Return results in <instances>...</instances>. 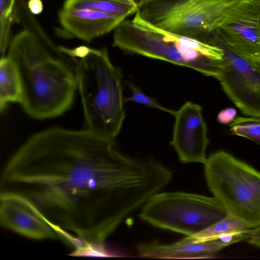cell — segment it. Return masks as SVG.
<instances>
[{"label":"cell","mask_w":260,"mask_h":260,"mask_svg":"<svg viewBox=\"0 0 260 260\" xmlns=\"http://www.w3.org/2000/svg\"><path fill=\"white\" fill-rule=\"evenodd\" d=\"M152 156L121 153L115 140L55 126L33 134L3 170L1 192L24 197L74 256H107L105 242L172 181Z\"/></svg>","instance_id":"6da1fadb"},{"label":"cell","mask_w":260,"mask_h":260,"mask_svg":"<svg viewBox=\"0 0 260 260\" xmlns=\"http://www.w3.org/2000/svg\"><path fill=\"white\" fill-rule=\"evenodd\" d=\"M45 38L25 28L12 39L8 57L15 64L20 79V103L32 118L58 116L72 106L77 89V61Z\"/></svg>","instance_id":"7a4b0ae2"},{"label":"cell","mask_w":260,"mask_h":260,"mask_svg":"<svg viewBox=\"0 0 260 260\" xmlns=\"http://www.w3.org/2000/svg\"><path fill=\"white\" fill-rule=\"evenodd\" d=\"M76 72L85 129L115 140L125 117L121 69L112 64L106 48L88 47L77 60Z\"/></svg>","instance_id":"3957f363"},{"label":"cell","mask_w":260,"mask_h":260,"mask_svg":"<svg viewBox=\"0 0 260 260\" xmlns=\"http://www.w3.org/2000/svg\"><path fill=\"white\" fill-rule=\"evenodd\" d=\"M203 164L208 187L228 214L251 229L260 225V172L224 151L212 154Z\"/></svg>","instance_id":"277c9868"},{"label":"cell","mask_w":260,"mask_h":260,"mask_svg":"<svg viewBox=\"0 0 260 260\" xmlns=\"http://www.w3.org/2000/svg\"><path fill=\"white\" fill-rule=\"evenodd\" d=\"M228 214L214 197L180 191L159 192L143 206L139 217L154 226L190 236Z\"/></svg>","instance_id":"5b68a950"},{"label":"cell","mask_w":260,"mask_h":260,"mask_svg":"<svg viewBox=\"0 0 260 260\" xmlns=\"http://www.w3.org/2000/svg\"><path fill=\"white\" fill-rule=\"evenodd\" d=\"M235 2L152 0L145 2L137 12L156 27L207 44L226 10Z\"/></svg>","instance_id":"8992f818"},{"label":"cell","mask_w":260,"mask_h":260,"mask_svg":"<svg viewBox=\"0 0 260 260\" xmlns=\"http://www.w3.org/2000/svg\"><path fill=\"white\" fill-rule=\"evenodd\" d=\"M207 44L222 50L217 80L224 92L244 115L260 118V64L235 50L214 31Z\"/></svg>","instance_id":"52a82bcc"},{"label":"cell","mask_w":260,"mask_h":260,"mask_svg":"<svg viewBox=\"0 0 260 260\" xmlns=\"http://www.w3.org/2000/svg\"><path fill=\"white\" fill-rule=\"evenodd\" d=\"M241 54L260 64V0H238L214 31Z\"/></svg>","instance_id":"ba28073f"},{"label":"cell","mask_w":260,"mask_h":260,"mask_svg":"<svg viewBox=\"0 0 260 260\" xmlns=\"http://www.w3.org/2000/svg\"><path fill=\"white\" fill-rule=\"evenodd\" d=\"M113 46L127 53L187 67L175 42L165 40L152 28L132 20H124L114 29Z\"/></svg>","instance_id":"9c48e42d"},{"label":"cell","mask_w":260,"mask_h":260,"mask_svg":"<svg viewBox=\"0 0 260 260\" xmlns=\"http://www.w3.org/2000/svg\"><path fill=\"white\" fill-rule=\"evenodd\" d=\"M173 137L170 142L182 163L204 164L210 141L202 107L191 102H185L173 115Z\"/></svg>","instance_id":"30bf717a"},{"label":"cell","mask_w":260,"mask_h":260,"mask_svg":"<svg viewBox=\"0 0 260 260\" xmlns=\"http://www.w3.org/2000/svg\"><path fill=\"white\" fill-rule=\"evenodd\" d=\"M0 222L5 229L30 239L57 238L53 230L28 201L16 193L1 192Z\"/></svg>","instance_id":"8fae6325"},{"label":"cell","mask_w":260,"mask_h":260,"mask_svg":"<svg viewBox=\"0 0 260 260\" xmlns=\"http://www.w3.org/2000/svg\"><path fill=\"white\" fill-rule=\"evenodd\" d=\"M58 18L64 30L86 42L110 32L125 19L89 9L64 8Z\"/></svg>","instance_id":"7c38bea8"},{"label":"cell","mask_w":260,"mask_h":260,"mask_svg":"<svg viewBox=\"0 0 260 260\" xmlns=\"http://www.w3.org/2000/svg\"><path fill=\"white\" fill-rule=\"evenodd\" d=\"M228 246L217 239L202 242H192L185 238L173 243L164 244L157 241L139 244L136 246L139 256L166 259L209 258L214 257Z\"/></svg>","instance_id":"4fadbf2b"},{"label":"cell","mask_w":260,"mask_h":260,"mask_svg":"<svg viewBox=\"0 0 260 260\" xmlns=\"http://www.w3.org/2000/svg\"><path fill=\"white\" fill-rule=\"evenodd\" d=\"M22 87L16 68L8 57L0 61V109L1 112L10 103H20Z\"/></svg>","instance_id":"5bb4252c"},{"label":"cell","mask_w":260,"mask_h":260,"mask_svg":"<svg viewBox=\"0 0 260 260\" xmlns=\"http://www.w3.org/2000/svg\"><path fill=\"white\" fill-rule=\"evenodd\" d=\"M63 8L89 9L126 19L138 8L111 0H66Z\"/></svg>","instance_id":"9a60e30c"},{"label":"cell","mask_w":260,"mask_h":260,"mask_svg":"<svg viewBox=\"0 0 260 260\" xmlns=\"http://www.w3.org/2000/svg\"><path fill=\"white\" fill-rule=\"evenodd\" d=\"M251 229L242 220L228 214L203 231L194 235L186 236L185 239L192 242H206L217 239L220 235L223 233L247 232Z\"/></svg>","instance_id":"2e32d148"},{"label":"cell","mask_w":260,"mask_h":260,"mask_svg":"<svg viewBox=\"0 0 260 260\" xmlns=\"http://www.w3.org/2000/svg\"><path fill=\"white\" fill-rule=\"evenodd\" d=\"M229 125L231 134L246 138L260 145V118L237 116Z\"/></svg>","instance_id":"e0dca14e"},{"label":"cell","mask_w":260,"mask_h":260,"mask_svg":"<svg viewBox=\"0 0 260 260\" xmlns=\"http://www.w3.org/2000/svg\"><path fill=\"white\" fill-rule=\"evenodd\" d=\"M125 82L130 88L132 95L129 98H124V103L133 102L152 108L161 110L173 115H174L175 111L171 110L162 106L157 102L156 99L145 94L139 87L135 85L132 82L127 81Z\"/></svg>","instance_id":"ac0fdd59"},{"label":"cell","mask_w":260,"mask_h":260,"mask_svg":"<svg viewBox=\"0 0 260 260\" xmlns=\"http://www.w3.org/2000/svg\"><path fill=\"white\" fill-rule=\"evenodd\" d=\"M17 0H0V26L11 27L19 21L16 11Z\"/></svg>","instance_id":"d6986e66"},{"label":"cell","mask_w":260,"mask_h":260,"mask_svg":"<svg viewBox=\"0 0 260 260\" xmlns=\"http://www.w3.org/2000/svg\"><path fill=\"white\" fill-rule=\"evenodd\" d=\"M237 117V111L233 107L221 110L217 116V121L221 124H227L232 122Z\"/></svg>","instance_id":"ffe728a7"},{"label":"cell","mask_w":260,"mask_h":260,"mask_svg":"<svg viewBox=\"0 0 260 260\" xmlns=\"http://www.w3.org/2000/svg\"><path fill=\"white\" fill-rule=\"evenodd\" d=\"M27 7L29 11L34 15L41 14L44 8L41 0H28Z\"/></svg>","instance_id":"44dd1931"},{"label":"cell","mask_w":260,"mask_h":260,"mask_svg":"<svg viewBox=\"0 0 260 260\" xmlns=\"http://www.w3.org/2000/svg\"><path fill=\"white\" fill-rule=\"evenodd\" d=\"M247 240L249 243L260 247V225L251 229Z\"/></svg>","instance_id":"7402d4cb"},{"label":"cell","mask_w":260,"mask_h":260,"mask_svg":"<svg viewBox=\"0 0 260 260\" xmlns=\"http://www.w3.org/2000/svg\"><path fill=\"white\" fill-rule=\"evenodd\" d=\"M120 3L126 4L138 8L144 3L145 0H111Z\"/></svg>","instance_id":"603a6c76"},{"label":"cell","mask_w":260,"mask_h":260,"mask_svg":"<svg viewBox=\"0 0 260 260\" xmlns=\"http://www.w3.org/2000/svg\"><path fill=\"white\" fill-rule=\"evenodd\" d=\"M224 1H233V2H234V1H238V0H224Z\"/></svg>","instance_id":"cb8c5ba5"},{"label":"cell","mask_w":260,"mask_h":260,"mask_svg":"<svg viewBox=\"0 0 260 260\" xmlns=\"http://www.w3.org/2000/svg\"><path fill=\"white\" fill-rule=\"evenodd\" d=\"M152 1V0H145L144 3H145V2H147V1Z\"/></svg>","instance_id":"d4e9b609"}]
</instances>
